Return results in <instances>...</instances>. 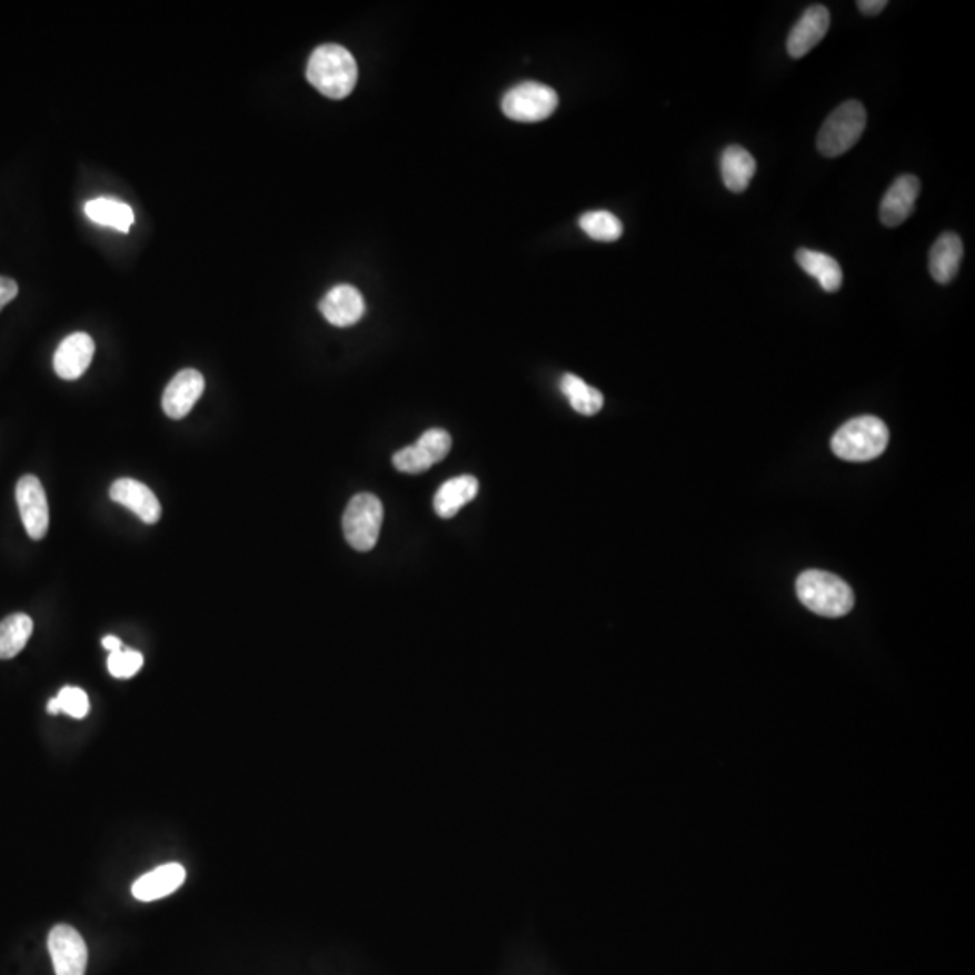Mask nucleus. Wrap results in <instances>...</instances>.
<instances>
[{
	"label": "nucleus",
	"instance_id": "f257e3e1",
	"mask_svg": "<svg viewBox=\"0 0 975 975\" xmlns=\"http://www.w3.org/2000/svg\"><path fill=\"white\" fill-rule=\"evenodd\" d=\"M306 74L308 82L324 97L341 100L351 94L358 82V66L346 48L326 43L312 51Z\"/></svg>",
	"mask_w": 975,
	"mask_h": 975
},
{
	"label": "nucleus",
	"instance_id": "f03ea898",
	"mask_svg": "<svg viewBox=\"0 0 975 975\" xmlns=\"http://www.w3.org/2000/svg\"><path fill=\"white\" fill-rule=\"evenodd\" d=\"M797 595L807 609L826 618H840L855 607V593L833 573L804 571L797 580Z\"/></svg>",
	"mask_w": 975,
	"mask_h": 975
},
{
	"label": "nucleus",
	"instance_id": "7ed1b4c3",
	"mask_svg": "<svg viewBox=\"0 0 975 975\" xmlns=\"http://www.w3.org/2000/svg\"><path fill=\"white\" fill-rule=\"evenodd\" d=\"M889 442V428L875 416L850 419L832 439L835 456L844 461L864 462L882 456Z\"/></svg>",
	"mask_w": 975,
	"mask_h": 975
},
{
	"label": "nucleus",
	"instance_id": "20e7f679",
	"mask_svg": "<svg viewBox=\"0 0 975 975\" xmlns=\"http://www.w3.org/2000/svg\"><path fill=\"white\" fill-rule=\"evenodd\" d=\"M867 127V111L860 101L849 100L836 107L822 123L817 136V147L826 158H838L853 149Z\"/></svg>",
	"mask_w": 975,
	"mask_h": 975
},
{
	"label": "nucleus",
	"instance_id": "39448f33",
	"mask_svg": "<svg viewBox=\"0 0 975 975\" xmlns=\"http://www.w3.org/2000/svg\"><path fill=\"white\" fill-rule=\"evenodd\" d=\"M384 524V505L372 494H358L349 500L341 519L347 543L356 551L375 549Z\"/></svg>",
	"mask_w": 975,
	"mask_h": 975
},
{
	"label": "nucleus",
	"instance_id": "423d86ee",
	"mask_svg": "<svg viewBox=\"0 0 975 975\" xmlns=\"http://www.w3.org/2000/svg\"><path fill=\"white\" fill-rule=\"evenodd\" d=\"M500 106L509 120L535 123L546 120L555 112L558 107V94L555 89L544 83L523 82L506 92Z\"/></svg>",
	"mask_w": 975,
	"mask_h": 975
},
{
	"label": "nucleus",
	"instance_id": "0eeeda50",
	"mask_svg": "<svg viewBox=\"0 0 975 975\" xmlns=\"http://www.w3.org/2000/svg\"><path fill=\"white\" fill-rule=\"evenodd\" d=\"M452 450V436L442 428H430L410 447L399 450L392 457L396 470L404 474H424L428 468L441 462Z\"/></svg>",
	"mask_w": 975,
	"mask_h": 975
},
{
	"label": "nucleus",
	"instance_id": "6e6552de",
	"mask_svg": "<svg viewBox=\"0 0 975 975\" xmlns=\"http://www.w3.org/2000/svg\"><path fill=\"white\" fill-rule=\"evenodd\" d=\"M49 954L57 975H86L87 945L77 928L60 923L51 928L48 937Z\"/></svg>",
	"mask_w": 975,
	"mask_h": 975
},
{
	"label": "nucleus",
	"instance_id": "1a4fd4ad",
	"mask_svg": "<svg viewBox=\"0 0 975 975\" xmlns=\"http://www.w3.org/2000/svg\"><path fill=\"white\" fill-rule=\"evenodd\" d=\"M17 505L26 531L33 540H42L49 529L48 495L39 477L24 476L17 482Z\"/></svg>",
	"mask_w": 975,
	"mask_h": 975
},
{
	"label": "nucleus",
	"instance_id": "9d476101",
	"mask_svg": "<svg viewBox=\"0 0 975 975\" xmlns=\"http://www.w3.org/2000/svg\"><path fill=\"white\" fill-rule=\"evenodd\" d=\"M922 183L916 176L905 173L894 179L889 190L885 192L879 202V221L887 228H896L904 225L908 217L913 216L916 199H918Z\"/></svg>",
	"mask_w": 975,
	"mask_h": 975
},
{
	"label": "nucleus",
	"instance_id": "9b49d317",
	"mask_svg": "<svg viewBox=\"0 0 975 975\" xmlns=\"http://www.w3.org/2000/svg\"><path fill=\"white\" fill-rule=\"evenodd\" d=\"M829 24H832V14L826 6H809L789 31L788 42H786L789 57H806L815 46L824 40L829 31Z\"/></svg>",
	"mask_w": 975,
	"mask_h": 975
},
{
	"label": "nucleus",
	"instance_id": "f8f14e48",
	"mask_svg": "<svg viewBox=\"0 0 975 975\" xmlns=\"http://www.w3.org/2000/svg\"><path fill=\"white\" fill-rule=\"evenodd\" d=\"M94 351H97L94 340L87 332H72L68 338H63L54 352V372L62 380L72 381L82 378L91 366Z\"/></svg>",
	"mask_w": 975,
	"mask_h": 975
},
{
	"label": "nucleus",
	"instance_id": "ddd939ff",
	"mask_svg": "<svg viewBox=\"0 0 975 975\" xmlns=\"http://www.w3.org/2000/svg\"><path fill=\"white\" fill-rule=\"evenodd\" d=\"M320 312L332 326H355L366 312V300L360 291L349 283H338L320 300Z\"/></svg>",
	"mask_w": 975,
	"mask_h": 975
},
{
	"label": "nucleus",
	"instance_id": "4468645a",
	"mask_svg": "<svg viewBox=\"0 0 975 975\" xmlns=\"http://www.w3.org/2000/svg\"><path fill=\"white\" fill-rule=\"evenodd\" d=\"M205 392V378L196 369H185L173 376L163 392V410L169 418L183 419Z\"/></svg>",
	"mask_w": 975,
	"mask_h": 975
},
{
	"label": "nucleus",
	"instance_id": "2eb2a0df",
	"mask_svg": "<svg viewBox=\"0 0 975 975\" xmlns=\"http://www.w3.org/2000/svg\"><path fill=\"white\" fill-rule=\"evenodd\" d=\"M111 499L126 506L138 515L145 524H156L161 519V505L149 486L136 479H118L111 486Z\"/></svg>",
	"mask_w": 975,
	"mask_h": 975
},
{
	"label": "nucleus",
	"instance_id": "dca6fc26",
	"mask_svg": "<svg viewBox=\"0 0 975 975\" xmlns=\"http://www.w3.org/2000/svg\"><path fill=\"white\" fill-rule=\"evenodd\" d=\"M185 878L187 873L183 865H159L158 869L150 870L140 879H136L132 885V896L140 902H156L178 891L185 884Z\"/></svg>",
	"mask_w": 975,
	"mask_h": 975
},
{
	"label": "nucleus",
	"instance_id": "f3484780",
	"mask_svg": "<svg viewBox=\"0 0 975 975\" xmlns=\"http://www.w3.org/2000/svg\"><path fill=\"white\" fill-rule=\"evenodd\" d=\"M963 260V242L957 233L947 231L937 237L933 250L928 255V269L933 279L939 283H948L956 279Z\"/></svg>",
	"mask_w": 975,
	"mask_h": 975
},
{
	"label": "nucleus",
	"instance_id": "a211bd4d",
	"mask_svg": "<svg viewBox=\"0 0 975 975\" xmlns=\"http://www.w3.org/2000/svg\"><path fill=\"white\" fill-rule=\"evenodd\" d=\"M479 481L474 476L454 477L434 497V509L441 519H452L468 503L476 499Z\"/></svg>",
	"mask_w": 975,
	"mask_h": 975
},
{
	"label": "nucleus",
	"instance_id": "6ab92c4d",
	"mask_svg": "<svg viewBox=\"0 0 975 975\" xmlns=\"http://www.w3.org/2000/svg\"><path fill=\"white\" fill-rule=\"evenodd\" d=\"M757 163L754 156L739 145H730L723 150L722 178L725 187L734 193L745 192L754 179Z\"/></svg>",
	"mask_w": 975,
	"mask_h": 975
},
{
	"label": "nucleus",
	"instance_id": "aec40b11",
	"mask_svg": "<svg viewBox=\"0 0 975 975\" xmlns=\"http://www.w3.org/2000/svg\"><path fill=\"white\" fill-rule=\"evenodd\" d=\"M795 259L807 275H812L813 279L818 280L820 288L827 294H836L842 288L844 275H842L838 260L833 259L832 255L800 248L795 253Z\"/></svg>",
	"mask_w": 975,
	"mask_h": 975
},
{
	"label": "nucleus",
	"instance_id": "412c9836",
	"mask_svg": "<svg viewBox=\"0 0 975 975\" xmlns=\"http://www.w3.org/2000/svg\"><path fill=\"white\" fill-rule=\"evenodd\" d=\"M86 213L92 222L100 227H111L115 230L127 231L135 225V212L127 202L112 198L91 199L86 202Z\"/></svg>",
	"mask_w": 975,
	"mask_h": 975
},
{
	"label": "nucleus",
	"instance_id": "4be33fe9",
	"mask_svg": "<svg viewBox=\"0 0 975 975\" xmlns=\"http://www.w3.org/2000/svg\"><path fill=\"white\" fill-rule=\"evenodd\" d=\"M31 635L33 620L24 613H17L0 621V659H11L22 653Z\"/></svg>",
	"mask_w": 975,
	"mask_h": 975
},
{
	"label": "nucleus",
	"instance_id": "5701e85b",
	"mask_svg": "<svg viewBox=\"0 0 975 975\" xmlns=\"http://www.w3.org/2000/svg\"><path fill=\"white\" fill-rule=\"evenodd\" d=\"M560 389L569 399L573 409L581 416H595L604 407V396L600 390L578 378L575 375H566L560 381Z\"/></svg>",
	"mask_w": 975,
	"mask_h": 975
},
{
	"label": "nucleus",
	"instance_id": "b1692460",
	"mask_svg": "<svg viewBox=\"0 0 975 975\" xmlns=\"http://www.w3.org/2000/svg\"><path fill=\"white\" fill-rule=\"evenodd\" d=\"M578 225H580L581 230L586 231L587 236L600 242L618 241L624 233V225H621L620 219L607 210L586 212L580 217Z\"/></svg>",
	"mask_w": 975,
	"mask_h": 975
},
{
	"label": "nucleus",
	"instance_id": "393cba45",
	"mask_svg": "<svg viewBox=\"0 0 975 975\" xmlns=\"http://www.w3.org/2000/svg\"><path fill=\"white\" fill-rule=\"evenodd\" d=\"M49 714H68L74 719H83L89 714V697L82 688L63 687L58 696L48 703Z\"/></svg>",
	"mask_w": 975,
	"mask_h": 975
},
{
	"label": "nucleus",
	"instance_id": "a878e982",
	"mask_svg": "<svg viewBox=\"0 0 975 975\" xmlns=\"http://www.w3.org/2000/svg\"><path fill=\"white\" fill-rule=\"evenodd\" d=\"M107 667L115 678H132L143 667V654L130 649L116 650V653L109 654Z\"/></svg>",
	"mask_w": 975,
	"mask_h": 975
},
{
	"label": "nucleus",
	"instance_id": "bb28decb",
	"mask_svg": "<svg viewBox=\"0 0 975 975\" xmlns=\"http://www.w3.org/2000/svg\"><path fill=\"white\" fill-rule=\"evenodd\" d=\"M19 295V286L14 282L13 279H8V277H0V311L4 306L14 300V297Z\"/></svg>",
	"mask_w": 975,
	"mask_h": 975
},
{
	"label": "nucleus",
	"instance_id": "cd10ccee",
	"mask_svg": "<svg viewBox=\"0 0 975 975\" xmlns=\"http://www.w3.org/2000/svg\"><path fill=\"white\" fill-rule=\"evenodd\" d=\"M856 6L862 13L875 17L887 8V0H860V2H856Z\"/></svg>",
	"mask_w": 975,
	"mask_h": 975
},
{
	"label": "nucleus",
	"instance_id": "c85d7f7f",
	"mask_svg": "<svg viewBox=\"0 0 975 975\" xmlns=\"http://www.w3.org/2000/svg\"><path fill=\"white\" fill-rule=\"evenodd\" d=\"M101 645H103V649L109 650V654L123 649L120 638H116V636H106L103 641H101Z\"/></svg>",
	"mask_w": 975,
	"mask_h": 975
}]
</instances>
